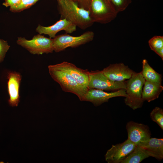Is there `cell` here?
<instances>
[{
    "instance_id": "obj_1",
    "label": "cell",
    "mask_w": 163,
    "mask_h": 163,
    "mask_svg": "<svg viewBox=\"0 0 163 163\" xmlns=\"http://www.w3.org/2000/svg\"><path fill=\"white\" fill-rule=\"evenodd\" d=\"M58 3L62 18H66L82 30L94 23L89 11L79 7L73 0H63Z\"/></svg>"
},
{
    "instance_id": "obj_2",
    "label": "cell",
    "mask_w": 163,
    "mask_h": 163,
    "mask_svg": "<svg viewBox=\"0 0 163 163\" xmlns=\"http://www.w3.org/2000/svg\"><path fill=\"white\" fill-rule=\"evenodd\" d=\"M48 69L51 78L59 85L63 91L74 94L80 101H84L88 88L79 84L69 74L55 65H49Z\"/></svg>"
},
{
    "instance_id": "obj_3",
    "label": "cell",
    "mask_w": 163,
    "mask_h": 163,
    "mask_svg": "<svg viewBox=\"0 0 163 163\" xmlns=\"http://www.w3.org/2000/svg\"><path fill=\"white\" fill-rule=\"evenodd\" d=\"M145 80L141 72H134L131 78L126 82L125 89L126 96L125 104L135 110L141 108L144 101L142 97V88Z\"/></svg>"
},
{
    "instance_id": "obj_4",
    "label": "cell",
    "mask_w": 163,
    "mask_h": 163,
    "mask_svg": "<svg viewBox=\"0 0 163 163\" xmlns=\"http://www.w3.org/2000/svg\"><path fill=\"white\" fill-rule=\"evenodd\" d=\"M89 11L94 23L102 24L110 22L118 13L110 0H91Z\"/></svg>"
},
{
    "instance_id": "obj_5",
    "label": "cell",
    "mask_w": 163,
    "mask_h": 163,
    "mask_svg": "<svg viewBox=\"0 0 163 163\" xmlns=\"http://www.w3.org/2000/svg\"><path fill=\"white\" fill-rule=\"evenodd\" d=\"M94 33L88 31L77 37L67 34L60 35L53 39V51L59 52L69 47H75L84 44L93 40Z\"/></svg>"
},
{
    "instance_id": "obj_6",
    "label": "cell",
    "mask_w": 163,
    "mask_h": 163,
    "mask_svg": "<svg viewBox=\"0 0 163 163\" xmlns=\"http://www.w3.org/2000/svg\"><path fill=\"white\" fill-rule=\"evenodd\" d=\"M17 43L33 54L41 55L53 51V39L40 34L35 35L30 40L18 37Z\"/></svg>"
},
{
    "instance_id": "obj_7",
    "label": "cell",
    "mask_w": 163,
    "mask_h": 163,
    "mask_svg": "<svg viewBox=\"0 0 163 163\" xmlns=\"http://www.w3.org/2000/svg\"><path fill=\"white\" fill-rule=\"evenodd\" d=\"M126 82L111 81L107 78L101 71H91L89 72L88 88L106 91H115L125 89Z\"/></svg>"
},
{
    "instance_id": "obj_8",
    "label": "cell",
    "mask_w": 163,
    "mask_h": 163,
    "mask_svg": "<svg viewBox=\"0 0 163 163\" xmlns=\"http://www.w3.org/2000/svg\"><path fill=\"white\" fill-rule=\"evenodd\" d=\"M126 129L127 139L136 145H143L151 138V132L147 125L130 121L127 123Z\"/></svg>"
},
{
    "instance_id": "obj_9",
    "label": "cell",
    "mask_w": 163,
    "mask_h": 163,
    "mask_svg": "<svg viewBox=\"0 0 163 163\" xmlns=\"http://www.w3.org/2000/svg\"><path fill=\"white\" fill-rule=\"evenodd\" d=\"M136 146L128 139L122 143L113 145L107 152L105 160L108 163H121Z\"/></svg>"
},
{
    "instance_id": "obj_10",
    "label": "cell",
    "mask_w": 163,
    "mask_h": 163,
    "mask_svg": "<svg viewBox=\"0 0 163 163\" xmlns=\"http://www.w3.org/2000/svg\"><path fill=\"white\" fill-rule=\"evenodd\" d=\"M126 96L125 89H120L108 92L97 89H89L85 95L83 101L91 102L95 106H98L107 102L111 98L118 97H126Z\"/></svg>"
},
{
    "instance_id": "obj_11",
    "label": "cell",
    "mask_w": 163,
    "mask_h": 163,
    "mask_svg": "<svg viewBox=\"0 0 163 163\" xmlns=\"http://www.w3.org/2000/svg\"><path fill=\"white\" fill-rule=\"evenodd\" d=\"M101 71L110 80L117 82H123L129 79L134 72L123 63L110 64Z\"/></svg>"
},
{
    "instance_id": "obj_12",
    "label": "cell",
    "mask_w": 163,
    "mask_h": 163,
    "mask_svg": "<svg viewBox=\"0 0 163 163\" xmlns=\"http://www.w3.org/2000/svg\"><path fill=\"white\" fill-rule=\"evenodd\" d=\"M76 26L66 18H61L54 24L48 27L39 25L36 29V31L39 34L48 35L50 38H54L59 32L64 30L66 33L70 34L76 30Z\"/></svg>"
},
{
    "instance_id": "obj_13",
    "label": "cell",
    "mask_w": 163,
    "mask_h": 163,
    "mask_svg": "<svg viewBox=\"0 0 163 163\" xmlns=\"http://www.w3.org/2000/svg\"><path fill=\"white\" fill-rule=\"evenodd\" d=\"M7 78L8 91L9 96L8 104L12 107H17L20 101L19 88L22 76L19 72L10 71L7 73Z\"/></svg>"
},
{
    "instance_id": "obj_14",
    "label": "cell",
    "mask_w": 163,
    "mask_h": 163,
    "mask_svg": "<svg viewBox=\"0 0 163 163\" xmlns=\"http://www.w3.org/2000/svg\"><path fill=\"white\" fill-rule=\"evenodd\" d=\"M55 65L69 74L79 84L88 89L89 72L87 69L79 68L72 63L65 61Z\"/></svg>"
},
{
    "instance_id": "obj_15",
    "label": "cell",
    "mask_w": 163,
    "mask_h": 163,
    "mask_svg": "<svg viewBox=\"0 0 163 163\" xmlns=\"http://www.w3.org/2000/svg\"><path fill=\"white\" fill-rule=\"evenodd\" d=\"M149 156L160 160L163 158V139L150 138L145 144L140 146Z\"/></svg>"
},
{
    "instance_id": "obj_16",
    "label": "cell",
    "mask_w": 163,
    "mask_h": 163,
    "mask_svg": "<svg viewBox=\"0 0 163 163\" xmlns=\"http://www.w3.org/2000/svg\"><path fill=\"white\" fill-rule=\"evenodd\" d=\"M142 92L143 100L150 102L158 98L163 90L161 84L145 81Z\"/></svg>"
},
{
    "instance_id": "obj_17",
    "label": "cell",
    "mask_w": 163,
    "mask_h": 163,
    "mask_svg": "<svg viewBox=\"0 0 163 163\" xmlns=\"http://www.w3.org/2000/svg\"><path fill=\"white\" fill-rule=\"evenodd\" d=\"M141 72L145 81L161 84V75L155 71L145 59L142 61V70Z\"/></svg>"
},
{
    "instance_id": "obj_18",
    "label": "cell",
    "mask_w": 163,
    "mask_h": 163,
    "mask_svg": "<svg viewBox=\"0 0 163 163\" xmlns=\"http://www.w3.org/2000/svg\"><path fill=\"white\" fill-rule=\"evenodd\" d=\"M149 157L142 147L136 145L134 150L121 163H139Z\"/></svg>"
},
{
    "instance_id": "obj_19",
    "label": "cell",
    "mask_w": 163,
    "mask_h": 163,
    "mask_svg": "<svg viewBox=\"0 0 163 163\" xmlns=\"http://www.w3.org/2000/svg\"><path fill=\"white\" fill-rule=\"evenodd\" d=\"M150 116L152 120L156 123L163 130V110L158 107H156L151 112Z\"/></svg>"
},
{
    "instance_id": "obj_20",
    "label": "cell",
    "mask_w": 163,
    "mask_h": 163,
    "mask_svg": "<svg viewBox=\"0 0 163 163\" xmlns=\"http://www.w3.org/2000/svg\"><path fill=\"white\" fill-rule=\"evenodd\" d=\"M148 43L151 50L155 52L163 48V37L160 36H155L149 40Z\"/></svg>"
},
{
    "instance_id": "obj_21",
    "label": "cell",
    "mask_w": 163,
    "mask_h": 163,
    "mask_svg": "<svg viewBox=\"0 0 163 163\" xmlns=\"http://www.w3.org/2000/svg\"><path fill=\"white\" fill-rule=\"evenodd\" d=\"M110 1L118 13L125 10L131 2V0H110Z\"/></svg>"
},
{
    "instance_id": "obj_22",
    "label": "cell",
    "mask_w": 163,
    "mask_h": 163,
    "mask_svg": "<svg viewBox=\"0 0 163 163\" xmlns=\"http://www.w3.org/2000/svg\"><path fill=\"white\" fill-rule=\"evenodd\" d=\"M38 0H21L20 5L11 11L13 12L21 11L30 8Z\"/></svg>"
},
{
    "instance_id": "obj_23",
    "label": "cell",
    "mask_w": 163,
    "mask_h": 163,
    "mask_svg": "<svg viewBox=\"0 0 163 163\" xmlns=\"http://www.w3.org/2000/svg\"><path fill=\"white\" fill-rule=\"evenodd\" d=\"M10 47L6 41L0 39V62L3 61L6 53Z\"/></svg>"
},
{
    "instance_id": "obj_24",
    "label": "cell",
    "mask_w": 163,
    "mask_h": 163,
    "mask_svg": "<svg viewBox=\"0 0 163 163\" xmlns=\"http://www.w3.org/2000/svg\"><path fill=\"white\" fill-rule=\"evenodd\" d=\"M21 2V0H5L2 4L7 7H10V10L11 11L19 6Z\"/></svg>"
},
{
    "instance_id": "obj_25",
    "label": "cell",
    "mask_w": 163,
    "mask_h": 163,
    "mask_svg": "<svg viewBox=\"0 0 163 163\" xmlns=\"http://www.w3.org/2000/svg\"><path fill=\"white\" fill-rule=\"evenodd\" d=\"M77 4H78L79 7L89 11L91 0H73Z\"/></svg>"
},
{
    "instance_id": "obj_26",
    "label": "cell",
    "mask_w": 163,
    "mask_h": 163,
    "mask_svg": "<svg viewBox=\"0 0 163 163\" xmlns=\"http://www.w3.org/2000/svg\"><path fill=\"white\" fill-rule=\"evenodd\" d=\"M155 52L161 57L162 60L163 59V48L158 50Z\"/></svg>"
},
{
    "instance_id": "obj_27",
    "label": "cell",
    "mask_w": 163,
    "mask_h": 163,
    "mask_svg": "<svg viewBox=\"0 0 163 163\" xmlns=\"http://www.w3.org/2000/svg\"><path fill=\"white\" fill-rule=\"evenodd\" d=\"M62 0H57L58 2H59L61 1H62Z\"/></svg>"
}]
</instances>
